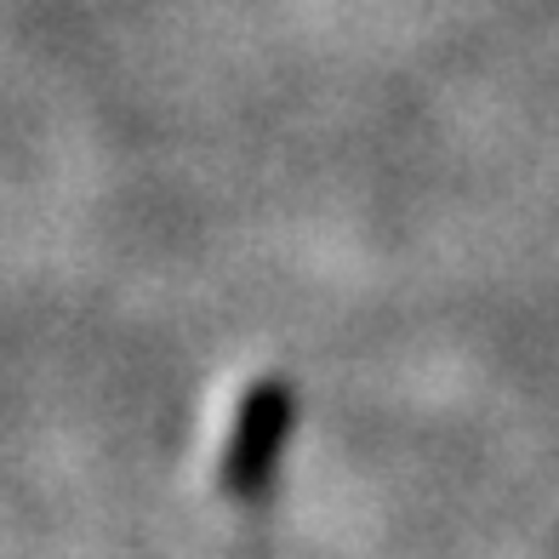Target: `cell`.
Wrapping results in <instances>:
<instances>
[{"instance_id":"6da1fadb","label":"cell","mask_w":559,"mask_h":559,"mask_svg":"<svg viewBox=\"0 0 559 559\" xmlns=\"http://www.w3.org/2000/svg\"><path fill=\"white\" fill-rule=\"evenodd\" d=\"M286 423H292L286 383H274V377L246 383L235 394V405H228V423H223V440H217L223 486H235V491L263 486L269 468H274V451H280V440H286Z\"/></svg>"}]
</instances>
